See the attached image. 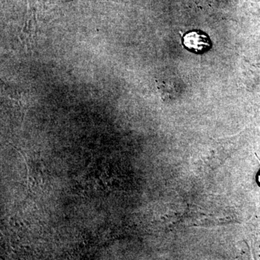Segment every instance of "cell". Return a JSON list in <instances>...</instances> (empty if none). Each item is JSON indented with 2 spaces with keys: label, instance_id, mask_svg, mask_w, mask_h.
Returning <instances> with one entry per match:
<instances>
[{
  "label": "cell",
  "instance_id": "obj_2",
  "mask_svg": "<svg viewBox=\"0 0 260 260\" xmlns=\"http://www.w3.org/2000/svg\"><path fill=\"white\" fill-rule=\"evenodd\" d=\"M257 182L259 183V186H260V172L259 173V174H258Z\"/></svg>",
  "mask_w": 260,
  "mask_h": 260
},
{
  "label": "cell",
  "instance_id": "obj_1",
  "mask_svg": "<svg viewBox=\"0 0 260 260\" xmlns=\"http://www.w3.org/2000/svg\"><path fill=\"white\" fill-rule=\"evenodd\" d=\"M183 45L184 48L195 54H203L212 47L211 40L209 36L201 30H192L186 32L183 37Z\"/></svg>",
  "mask_w": 260,
  "mask_h": 260
}]
</instances>
